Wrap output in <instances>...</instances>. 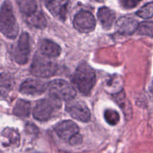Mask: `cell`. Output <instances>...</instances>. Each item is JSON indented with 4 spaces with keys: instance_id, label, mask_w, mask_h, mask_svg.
<instances>
[{
    "instance_id": "1",
    "label": "cell",
    "mask_w": 153,
    "mask_h": 153,
    "mask_svg": "<svg viewBox=\"0 0 153 153\" xmlns=\"http://www.w3.org/2000/svg\"><path fill=\"white\" fill-rule=\"evenodd\" d=\"M72 82L80 93L89 95L95 83V71L87 63H81L74 74Z\"/></svg>"
},
{
    "instance_id": "2",
    "label": "cell",
    "mask_w": 153,
    "mask_h": 153,
    "mask_svg": "<svg viewBox=\"0 0 153 153\" xmlns=\"http://www.w3.org/2000/svg\"><path fill=\"white\" fill-rule=\"evenodd\" d=\"M0 32L10 39H14L18 35V25L8 0L0 8Z\"/></svg>"
},
{
    "instance_id": "3",
    "label": "cell",
    "mask_w": 153,
    "mask_h": 153,
    "mask_svg": "<svg viewBox=\"0 0 153 153\" xmlns=\"http://www.w3.org/2000/svg\"><path fill=\"white\" fill-rule=\"evenodd\" d=\"M56 64L46 58L42 54H38L34 56L32 65L31 73L38 77H51L53 76L57 71Z\"/></svg>"
},
{
    "instance_id": "4",
    "label": "cell",
    "mask_w": 153,
    "mask_h": 153,
    "mask_svg": "<svg viewBox=\"0 0 153 153\" xmlns=\"http://www.w3.org/2000/svg\"><path fill=\"white\" fill-rule=\"evenodd\" d=\"M51 96L58 101H69L74 98L76 92L71 84L65 80L56 79L48 85Z\"/></svg>"
},
{
    "instance_id": "5",
    "label": "cell",
    "mask_w": 153,
    "mask_h": 153,
    "mask_svg": "<svg viewBox=\"0 0 153 153\" xmlns=\"http://www.w3.org/2000/svg\"><path fill=\"white\" fill-rule=\"evenodd\" d=\"M54 99H42L38 101L35 104L33 110V117L38 121H47L52 117L53 113L56 108L59 107L56 101Z\"/></svg>"
},
{
    "instance_id": "6",
    "label": "cell",
    "mask_w": 153,
    "mask_h": 153,
    "mask_svg": "<svg viewBox=\"0 0 153 153\" xmlns=\"http://www.w3.org/2000/svg\"><path fill=\"white\" fill-rule=\"evenodd\" d=\"M74 99V98H73ZM71 99L66 104V110L75 120L83 123L89 121L91 113L87 105L81 101H74Z\"/></svg>"
},
{
    "instance_id": "7",
    "label": "cell",
    "mask_w": 153,
    "mask_h": 153,
    "mask_svg": "<svg viewBox=\"0 0 153 153\" xmlns=\"http://www.w3.org/2000/svg\"><path fill=\"white\" fill-rule=\"evenodd\" d=\"M95 20L90 12L81 11L76 14L74 19V26L82 33L92 32L95 27Z\"/></svg>"
},
{
    "instance_id": "8",
    "label": "cell",
    "mask_w": 153,
    "mask_h": 153,
    "mask_svg": "<svg viewBox=\"0 0 153 153\" xmlns=\"http://www.w3.org/2000/svg\"><path fill=\"white\" fill-rule=\"evenodd\" d=\"M29 36L27 32H23L14 51V59L16 62L20 65L26 64L29 59Z\"/></svg>"
},
{
    "instance_id": "9",
    "label": "cell",
    "mask_w": 153,
    "mask_h": 153,
    "mask_svg": "<svg viewBox=\"0 0 153 153\" xmlns=\"http://www.w3.org/2000/svg\"><path fill=\"white\" fill-rule=\"evenodd\" d=\"M48 87L46 82L36 79H28L23 82L20 88V92L24 95H38L44 93Z\"/></svg>"
},
{
    "instance_id": "10",
    "label": "cell",
    "mask_w": 153,
    "mask_h": 153,
    "mask_svg": "<svg viewBox=\"0 0 153 153\" xmlns=\"http://www.w3.org/2000/svg\"><path fill=\"white\" fill-rule=\"evenodd\" d=\"M55 131L60 138L69 141L71 138L79 132V128L76 123L71 120H65L59 123L54 127Z\"/></svg>"
},
{
    "instance_id": "11",
    "label": "cell",
    "mask_w": 153,
    "mask_h": 153,
    "mask_svg": "<svg viewBox=\"0 0 153 153\" xmlns=\"http://www.w3.org/2000/svg\"><path fill=\"white\" fill-rule=\"evenodd\" d=\"M138 26V22L134 18L122 17L117 20L116 30L121 35H131L137 30Z\"/></svg>"
},
{
    "instance_id": "12",
    "label": "cell",
    "mask_w": 153,
    "mask_h": 153,
    "mask_svg": "<svg viewBox=\"0 0 153 153\" xmlns=\"http://www.w3.org/2000/svg\"><path fill=\"white\" fill-rule=\"evenodd\" d=\"M14 87V77L10 74H0V100L5 99Z\"/></svg>"
},
{
    "instance_id": "13",
    "label": "cell",
    "mask_w": 153,
    "mask_h": 153,
    "mask_svg": "<svg viewBox=\"0 0 153 153\" xmlns=\"http://www.w3.org/2000/svg\"><path fill=\"white\" fill-rule=\"evenodd\" d=\"M40 51L42 55L46 57L55 58L60 55L61 48L55 42L45 39L40 42Z\"/></svg>"
},
{
    "instance_id": "14",
    "label": "cell",
    "mask_w": 153,
    "mask_h": 153,
    "mask_svg": "<svg viewBox=\"0 0 153 153\" xmlns=\"http://www.w3.org/2000/svg\"><path fill=\"white\" fill-rule=\"evenodd\" d=\"M68 6V0H55L53 2L48 5V9L55 17L61 20H65Z\"/></svg>"
},
{
    "instance_id": "15",
    "label": "cell",
    "mask_w": 153,
    "mask_h": 153,
    "mask_svg": "<svg viewBox=\"0 0 153 153\" xmlns=\"http://www.w3.org/2000/svg\"><path fill=\"white\" fill-rule=\"evenodd\" d=\"M115 13L107 7L99 8L98 11V18L103 27L105 29H110L115 20Z\"/></svg>"
},
{
    "instance_id": "16",
    "label": "cell",
    "mask_w": 153,
    "mask_h": 153,
    "mask_svg": "<svg viewBox=\"0 0 153 153\" xmlns=\"http://www.w3.org/2000/svg\"><path fill=\"white\" fill-rule=\"evenodd\" d=\"M20 11L25 15L29 16L36 11L35 0H16Z\"/></svg>"
},
{
    "instance_id": "17",
    "label": "cell",
    "mask_w": 153,
    "mask_h": 153,
    "mask_svg": "<svg viewBox=\"0 0 153 153\" xmlns=\"http://www.w3.org/2000/svg\"><path fill=\"white\" fill-rule=\"evenodd\" d=\"M31 104L26 100L20 99L15 104L14 114L19 117H27L30 113Z\"/></svg>"
},
{
    "instance_id": "18",
    "label": "cell",
    "mask_w": 153,
    "mask_h": 153,
    "mask_svg": "<svg viewBox=\"0 0 153 153\" xmlns=\"http://www.w3.org/2000/svg\"><path fill=\"white\" fill-rule=\"evenodd\" d=\"M27 21L32 26L38 28V29H44L47 26L46 19H45L43 14L41 12L35 11L32 14L28 16Z\"/></svg>"
},
{
    "instance_id": "19",
    "label": "cell",
    "mask_w": 153,
    "mask_h": 153,
    "mask_svg": "<svg viewBox=\"0 0 153 153\" xmlns=\"http://www.w3.org/2000/svg\"><path fill=\"white\" fill-rule=\"evenodd\" d=\"M137 33L153 38V22L145 21L139 24L137 28Z\"/></svg>"
},
{
    "instance_id": "20",
    "label": "cell",
    "mask_w": 153,
    "mask_h": 153,
    "mask_svg": "<svg viewBox=\"0 0 153 153\" xmlns=\"http://www.w3.org/2000/svg\"><path fill=\"white\" fill-rule=\"evenodd\" d=\"M104 118L109 125L116 126L120 121V115L116 110L107 109L104 112Z\"/></svg>"
},
{
    "instance_id": "21",
    "label": "cell",
    "mask_w": 153,
    "mask_h": 153,
    "mask_svg": "<svg viewBox=\"0 0 153 153\" xmlns=\"http://www.w3.org/2000/svg\"><path fill=\"white\" fill-rule=\"evenodd\" d=\"M138 17L143 19H149L153 17V2L146 4L137 12Z\"/></svg>"
},
{
    "instance_id": "22",
    "label": "cell",
    "mask_w": 153,
    "mask_h": 153,
    "mask_svg": "<svg viewBox=\"0 0 153 153\" xmlns=\"http://www.w3.org/2000/svg\"><path fill=\"white\" fill-rule=\"evenodd\" d=\"M3 134L5 137L8 138L9 143H11L17 144L20 141V135H19L18 132L14 129L6 128L5 130H4Z\"/></svg>"
},
{
    "instance_id": "23",
    "label": "cell",
    "mask_w": 153,
    "mask_h": 153,
    "mask_svg": "<svg viewBox=\"0 0 153 153\" xmlns=\"http://www.w3.org/2000/svg\"><path fill=\"white\" fill-rule=\"evenodd\" d=\"M142 0H120V3L126 9L134 8L141 2Z\"/></svg>"
},
{
    "instance_id": "24",
    "label": "cell",
    "mask_w": 153,
    "mask_h": 153,
    "mask_svg": "<svg viewBox=\"0 0 153 153\" xmlns=\"http://www.w3.org/2000/svg\"><path fill=\"white\" fill-rule=\"evenodd\" d=\"M83 141V138H82L81 135L79 133L76 134L75 135H74L70 139V140L68 141L69 143L71 144V145H78L80 144Z\"/></svg>"
},
{
    "instance_id": "25",
    "label": "cell",
    "mask_w": 153,
    "mask_h": 153,
    "mask_svg": "<svg viewBox=\"0 0 153 153\" xmlns=\"http://www.w3.org/2000/svg\"><path fill=\"white\" fill-rule=\"evenodd\" d=\"M42 1L45 4V5H47V6H48V5H49L50 4H51L52 2H53L55 0H42Z\"/></svg>"
},
{
    "instance_id": "26",
    "label": "cell",
    "mask_w": 153,
    "mask_h": 153,
    "mask_svg": "<svg viewBox=\"0 0 153 153\" xmlns=\"http://www.w3.org/2000/svg\"><path fill=\"white\" fill-rule=\"evenodd\" d=\"M93 1H95V2H104V0H93Z\"/></svg>"
},
{
    "instance_id": "27",
    "label": "cell",
    "mask_w": 153,
    "mask_h": 153,
    "mask_svg": "<svg viewBox=\"0 0 153 153\" xmlns=\"http://www.w3.org/2000/svg\"><path fill=\"white\" fill-rule=\"evenodd\" d=\"M152 90H153V89H152Z\"/></svg>"
}]
</instances>
